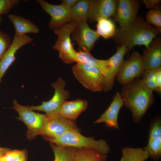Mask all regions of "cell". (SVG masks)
I'll return each instance as SVG.
<instances>
[{
    "instance_id": "23",
    "label": "cell",
    "mask_w": 161,
    "mask_h": 161,
    "mask_svg": "<svg viewBox=\"0 0 161 161\" xmlns=\"http://www.w3.org/2000/svg\"><path fill=\"white\" fill-rule=\"evenodd\" d=\"M148 157L147 151L143 148L126 147L122 150L120 161H145Z\"/></svg>"
},
{
    "instance_id": "15",
    "label": "cell",
    "mask_w": 161,
    "mask_h": 161,
    "mask_svg": "<svg viewBox=\"0 0 161 161\" xmlns=\"http://www.w3.org/2000/svg\"><path fill=\"white\" fill-rule=\"evenodd\" d=\"M118 0H91L87 20L97 21L101 18L113 16L115 11Z\"/></svg>"
},
{
    "instance_id": "5",
    "label": "cell",
    "mask_w": 161,
    "mask_h": 161,
    "mask_svg": "<svg viewBox=\"0 0 161 161\" xmlns=\"http://www.w3.org/2000/svg\"><path fill=\"white\" fill-rule=\"evenodd\" d=\"M13 109L19 115L16 118L23 122L27 127V139L31 140L37 136L41 135L48 117L47 115L35 112L30 106L20 104L16 99L13 100Z\"/></svg>"
},
{
    "instance_id": "11",
    "label": "cell",
    "mask_w": 161,
    "mask_h": 161,
    "mask_svg": "<svg viewBox=\"0 0 161 161\" xmlns=\"http://www.w3.org/2000/svg\"><path fill=\"white\" fill-rule=\"evenodd\" d=\"M72 34V38L78 45L79 51L90 52L100 36L89 26L86 21L77 23Z\"/></svg>"
},
{
    "instance_id": "38",
    "label": "cell",
    "mask_w": 161,
    "mask_h": 161,
    "mask_svg": "<svg viewBox=\"0 0 161 161\" xmlns=\"http://www.w3.org/2000/svg\"><path fill=\"white\" fill-rule=\"evenodd\" d=\"M2 20V18L1 16H0V24Z\"/></svg>"
},
{
    "instance_id": "33",
    "label": "cell",
    "mask_w": 161,
    "mask_h": 161,
    "mask_svg": "<svg viewBox=\"0 0 161 161\" xmlns=\"http://www.w3.org/2000/svg\"><path fill=\"white\" fill-rule=\"evenodd\" d=\"M143 2L146 8L151 9H160L158 6L160 4V0H143Z\"/></svg>"
},
{
    "instance_id": "10",
    "label": "cell",
    "mask_w": 161,
    "mask_h": 161,
    "mask_svg": "<svg viewBox=\"0 0 161 161\" xmlns=\"http://www.w3.org/2000/svg\"><path fill=\"white\" fill-rule=\"evenodd\" d=\"M42 9L51 16L48 24L50 30L55 31L71 21L70 9L62 4L54 5L43 0H36Z\"/></svg>"
},
{
    "instance_id": "35",
    "label": "cell",
    "mask_w": 161,
    "mask_h": 161,
    "mask_svg": "<svg viewBox=\"0 0 161 161\" xmlns=\"http://www.w3.org/2000/svg\"><path fill=\"white\" fill-rule=\"evenodd\" d=\"M78 0H61V4L64 6L71 9L76 3Z\"/></svg>"
},
{
    "instance_id": "17",
    "label": "cell",
    "mask_w": 161,
    "mask_h": 161,
    "mask_svg": "<svg viewBox=\"0 0 161 161\" xmlns=\"http://www.w3.org/2000/svg\"><path fill=\"white\" fill-rule=\"evenodd\" d=\"M144 71L161 67V40L157 37L145 48L142 55Z\"/></svg>"
},
{
    "instance_id": "13",
    "label": "cell",
    "mask_w": 161,
    "mask_h": 161,
    "mask_svg": "<svg viewBox=\"0 0 161 161\" xmlns=\"http://www.w3.org/2000/svg\"><path fill=\"white\" fill-rule=\"evenodd\" d=\"M129 50L125 45L118 46L116 52L108 59L109 66L107 73L104 77L103 91L107 92L112 88L114 79L123 62L124 57Z\"/></svg>"
},
{
    "instance_id": "22",
    "label": "cell",
    "mask_w": 161,
    "mask_h": 161,
    "mask_svg": "<svg viewBox=\"0 0 161 161\" xmlns=\"http://www.w3.org/2000/svg\"><path fill=\"white\" fill-rule=\"evenodd\" d=\"M107 155L86 148H76L74 161H107Z\"/></svg>"
},
{
    "instance_id": "26",
    "label": "cell",
    "mask_w": 161,
    "mask_h": 161,
    "mask_svg": "<svg viewBox=\"0 0 161 161\" xmlns=\"http://www.w3.org/2000/svg\"><path fill=\"white\" fill-rule=\"evenodd\" d=\"M143 148L147 151L149 157L155 160L159 159L161 156V136L148 141Z\"/></svg>"
},
{
    "instance_id": "12",
    "label": "cell",
    "mask_w": 161,
    "mask_h": 161,
    "mask_svg": "<svg viewBox=\"0 0 161 161\" xmlns=\"http://www.w3.org/2000/svg\"><path fill=\"white\" fill-rule=\"evenodd\" d=\"M140 6L137 0H118L113 16L114 20L119 24L120 27L128 25L136 18Z\"/></svg>"
},
{
    "instance_id": "9",
    "label": "cell",
    "mask_w": 161,
    "mask_h": 161,
    "mask_svg": "<svg viewBox=\"0 0 161 161\" xmlns=\"http://www.w3.org/2000/svg\"><path fill=\"white\" fill-rule=\"evenodd\" d=\"M71 131L80 132L75 121L64 118L60 115L47 117L41 135L44 139L59 137Z\"/></svg>"
},
{
    "instance_id": "24",
    "label": "cell",
    "mask_w": 161,
    "mask_h": 161,
    "mask_svg": "<svg viewBox=\"0 0 161 161\" xmlns=\"http://www.w3.org/2000/svg\"><path fill=\"white\" fill-rule=\"evenodd\" d=\"M49 144L54 156L53 161H74L76 148L59 145L51 142Z\"/></svg>"
},
{
    "instance_id": "8",
    "label": "cell",
    "mask_w": 161,
    "mask_h": 161,
    "mask_svg": "<svg viewBox=\"0 0 161 161\" xmlns=\"http://www.w3.org/2000/svg\"><path fill=\"white\" fill-rule=\"evenodd\" d=\"M144 71L142 55L133 51L129 58L124 61L116 77L117 80L123 86L138 78Z\"/></svg>"
},
{
    "instance_id": "29",
    "label": "cell",
    "mask_w": 161,
    "mask_h": 161,
    "mask_svg": "<svg viewBox=\"0 0 161 161\" xmlns=\"http://www.w3.org/2000/svg\"><path fill=\"white\" fill-rule=\"evenodd\" d=\"M161 136V120L160 117L152 121L148 133V141Z\"/></svg>"
},
{
    "instance_id": "16",
    "label": "cell",
    "mask_w": 161,
    "mask_h": 161,
    "mask_svg": "<svg viewBox=\"0 0 161 161\" xmlns=\"http://www.w3.org/2000/svg\"><path fill=\"white\" fill-rule=\"evenodd\" d=\"M123 105L120 94L117 92L114 95L112 102L107 109L94 123H104L109 127L118 129V115Z\"/></svg>"
},
{
    "instance_id": "4",
    "label": "cell",
    "mask_w": 161,
    "mask_h": 161,
    "mask_svg": "<svg viewBox=\"0 0 161 161\" xmlns=\"http://www.w3.org/2000/svg\"><path fill=\"white\" fill-rule=\"evenodd\" d=\"M77 24V22L71 21L54 31L57 36V40L52 48L59 52V58L68 64L78 62V52L74 49L70 37Z\"/></svg>"
},
{
    "instance_id": "14",
    "label": "cell",
    "mask_w": 161,
    "mask_h": 161,
    "mask_svg": "<svg viewBox=\"0 0 161 161\" xmlns=\"http://www.w3.org/2000/svg\"><path fill=\"white\" fill-rule=\"evenodd\" d=\"M32 40L31 37L26 34L20 36H14L11 45L0 60V83L5 72L16 59L15 54L17 50Z\"/></svg>"
},
{
    "instance_id": "37",
    "label": "cell",
    "mask_w": 161,
    "mask_h": 161,
    "mask_svg": "<svg viewBox=\"0 0 161 161\" xmlns=\"http://www.w3.org/2000/svg\"><path fill=\"white\" fill-rule=\"evenodd\" d=\"M27 161V152L25 154L21 157L16 161Z\"/></svg>"
},
{
    "instance_id": "28",
    "label": "cell",
    "mask_w": 161,
    "mask_h": 161,
    "mask_svg": "<svg viewBox=\"0 0 161 161\" xmlns=\"http://www.w3.org/2000/svg\"><path fill=\"white\" fill-rule=\"evenodd\" d=\"M146 21L161 31V11L160 9L150 10L145 16Z\"/></svg>"
},
{
    "instance_id": "25",
    "label": "cell",
    "mask_w": 161,
    "mask_h": 161,
    "mask_svg": "<svg viewBox=\"0 0 161 161\" xmlns=\"http://www.w3.org/2000/svg\"><path fill=\"white\" fill-rule=\"evenodd\" d=\"M96 32L105 39L113 37L116 28L113 21L109 18H101L97 21Z\"/></svg>"
},
{
    "instance_id": "27",
    "label": "cell",
    "mask_w": 161,
    "mask_h": 161,
    "mask_svg": "<svg viewBox=\"0 0 161 161\" xmlns=\"http://www.w3.org/2000/svg\"><path fill=\"white\" fill-rule=\"evenodd\" d=\"M157 69L145 70L142 75V78L141 80L148 88L152 91L156 92L159 94L158 89L154 82V78Z\"/></svg>"
},
{
    "instance_id": "18",
    "label": "cell",
    "mask_w": 161,
    "mask_h": 161,
    "mask_svg": "<svg viewBox=\"0 0 161 161\" xmlns=\"http://www.w3.org/2000/svg\"><path fill=\"white\" fill-rule=\"evenodd\" d=\"M86 100L78 99L73 101L66 100L61 109L59 115L67 119L75 121L79 115L87 107Z\"/></svg>"
},
{
    "instance_id": "30",
    "label": "cell",
    "mask_w": 161,
    "mask_h": 161,
    "mask_svg": "<svg viewBox=\"0 0 161 161\" xmlns=\"http://www.w3.org/2000/svg\"><path fill=\"white\" fill-rule=\"evenodd\" d=\"M10 36L0 30V60L12 43Z\"/></svg>"
},
{
    "instance_id": "21",
    "label": "cell",
    "mask_w": 161,
    "mask_h": 161,
    "mask_svg": "<svg viewBox=\"0 0 161 161\" xmlns=\"http://www.w3.org/2000/svg\"><path fill=\"white\" fill-rule=\"evenodd\" d=\"M91 0H78L70 9L71 21H87Z\"/></svg>"
},
{
    "instance_id": "32",
    "label": "cell",
    "mask_w": 161,
    "mask_h": 161,
    "mask_svg": "<svg viewBox=\"0 0 161 161\" xmlns=\"http://www.w3.org/2000/svg\"><path fill=\"white\" fill-rule=\"evenodd\" d=\"M20 1L19 0H0V16L1 15L7 14Z\"/></svg>"
},
{
    "instance_id": "20",
    "label": "cell",
    "mask_w": 161,
    "mask_h": 161,
    "mask_svg": "<svg viewBox=\"0 0 161 161\" xmlns=\"http://www.w3.org/2000/svg\"><path fill=\"white\" fill-rule=\"evenodd\" d=\"M77 57L78 62L94 66L99 69L104 77L106 75L109 66L108 59H97L94 57L90 52L82 51L78 52Z\"/></svg>"
},
{
    "instance_id": "2",
    "label": "cell",
    "mask_w": 161,
    "mask_h": 161,
    "mask_svg": "<svg viewBox=\"0 0 161 161\" xmlns=\"http://www.w3.org/2000/svg\"><path fill=\"white\" fill-rule=\"evenodd\" d=\"M120 94L124 105L131 112L135 123L141 121L154 101L153 91L138 78L123 86Z\"/></svg>"
},
{
    "instance_id": "7",
    "label": "cell",
    "mask_w": 161,
    "mask_h": 161,
    "mask_svg": "<svg viewBox=\"0 0 161 161\" xmlns=\"http://www.w3.org/2000/svg\"><path fill=\"white\" fill-rule=\"evenodd\" d=\"M66 85L64 80L59 77L55 82L51 84L55 91L52 98L48 101H43L40 105L30 107L33 110L45 112L48 118L59 115L63 104L70 97L69 91L65 88Z\"/></svg>"
},
{
    "instance_id": "3",
    "label": "cell",
    "mask_w": 161,
    "mask_h": 161,
    "mask_svg": "<svg viewBox=\"0 0 161 161\" xmlns=\"http://www.w3.org/2000/svg\"><path fill=\"white\" fill-rule=\"evenodd\" d=\"M45 140L58 145L93 149L107 155L110 150L105 140H96L92 137H86L77 131H68L59 137Z\"/></svg>"
},
{
    "instance_id": "19",
    "label": "cell",
    "mask_w": 161,
    "mask_h": 161,
    "mask_svg": "<svg viewBox=\"0 0 161 161\" xmlns=\"http://www.w3.org/2000/svg\"><path fill=\"white\" fill-rule=\"evenodd\" d=\"M8 18L13 24L15 30V36H20L27 33H38L39 29L30 21L19 16L10 14Z\"/></svg>"
},
{
    "instance_id": "1",
    "label": "cell",
    "mask_w": 161,
    "mask_h": 161,
    "mask_svg": "<svg viewBox=\"0 0 161 161\" xmlns=\"http://www.w3.org/2000/svg\"><path fill=\"white\" fill-rule=\"evenodd\" d=\"M160 32L141 17L137 16L128 25L116 28L112 37L115 43L119 46L125 45L129 51L137 45L148 48Z\"/></svg>"
},
{
    "instance_id": "6",
    "label": "cell",
    "mask_w": 161,
    "mask_h": 161,
    "mask_svg": "<svg viewBox=\"0 0 161 161\" xmlns=\"http://www.w3.org/2000/svg\"><path fill=\"white\" fill-rule=\"evenodd\" d=\"M72 69L75 78L86 89L93 92L103 90L104 76L97 67L78 62Z\"/></svg>"
},
{
    "instance_id": "31",
    "label": "cell",
    "mask_w": 161,
    "mask_h": 161,
    "mask_svg": "<svg viewBox=\"0 0 161 161\" xmlns=\"http://www.w3.org/2000/svg\"><path fill=\"white\" fill-rule=\"evenodd\" d=\"M27 153L26 151L25 150H10L0 158V161H16Z\"/></svg>"
},
{
    "instance_id": "34",
    "label": "cell",
    "mask_w": 161,
    "mask_h": 161,
    "mask_svg": "<svg viewBox=\"0 0 161 161\" xmlns=\"http://www.w3.org/2000/svg\"><path fill=\"white\" fill-rule=\"evenodd\" d=\"M154 82L158 89L159 95L161 93V67L158 69L154 75Z\"/></svg>"
},
{
    "instance_id": "36",
    "label": "cell",
    "mask_w": 161,
    "mask_h": 161,
    "mask_svg": "<svg viewBox=\"0 0 161 161\" xmlns=\"http://www.w3.org/2000/svg\"><path fill=\"white\" fill-rule=\"evenodd\" d=\"M10 150L7 148L0 147V158L5 155Z\"/></svg>"
}]
</instances>
